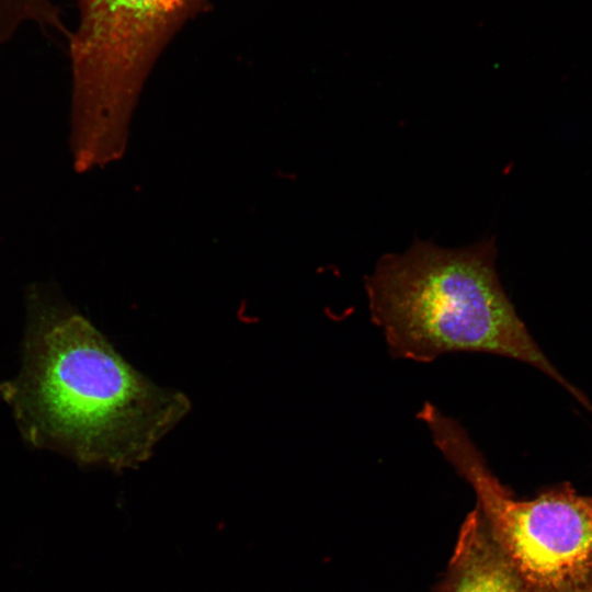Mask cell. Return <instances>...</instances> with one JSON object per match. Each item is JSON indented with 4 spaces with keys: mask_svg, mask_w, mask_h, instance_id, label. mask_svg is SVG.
Returning <instances> with one entry per match:
<instances>
[{
    "mask_svg": "<svg viewBox=\"0 0 592 592\" xmlns=\"http://www.w3.org/2000/svg\"><path fill=\"white\" fill-rule=\"evenodd\" d=\"M18 374L0 383L23 440L80 466L137 468L189 413L182 391L135 369L53 283L25 293Z\"/></svg>",
    "mask_w": 592,
    "mask_h": 592,
    "instance_id": "6da1fadb",
    "label": "cell"
},
{
    "mask_svg": "<svg viewBox=\"0 0 592 592\" xmlns=\"http://www.w3.org/2000/svg\"><path fill=\"white\" fill-rule=\"evenodd\" d=\"M436 592H531L476 508L466 516Z\"/></svg>",
    "mask_w": 592,
    "mask_h": 592,
    "instance_id": "5b68a950",
    "label": "cell"
},
{
    "mask_svg": "<svg viewBox=\"0 0 592 592\" xmlns=\"http://www.w3.org/2000/svg\"><path fill=\"white\" fill-rule=\"evenodd\" d=\"M198 0H79L72 73L94 90L136 98L178 25Z\"/></svg>",
    "mask_w": 592,
    "mask_h": 592,
    "instance_id": "277c9868",
    "label": "cell"
},
{
    "mask_svg": "<svg viewBox=\"0 0 592 592\" xmlns=\"http://www.w3.org/2000/svg\"><path fill=\"white\" fill-rule=\"evenodd\" d=\"M491 239L459 249L415 240L380 257L365 277L372 322L395 358L430 363L446 353L479 352L528 364L592 412L588 397L547 358L506 295Z\"/></svg>",
    "mask_w": 592,
    "mask_h": 592,
    "instance_id": "7a4b0ae2",
    "label": "cell"
},
{
    "mask_svg": "<svg viewBox=\"0 0 592 592\" xmlns=\"http://www.w3.org/2000/svg\"><path fill=\"white\" fill-rule=\"evenodd\" d=\"M417 418L475 491L493 538L531 592H592V496L566 482L519 499L493 475L457 420L430 401Z\"/></svg>",
    "mask_w": 592,
    "mask_h": 592,
    "instance_id": "3957f363",
    "label": "cell"
},
{
    "mask_svg": "<svg viewBox=\"0 0 592 592\" xmlns=\"http://www.w3.org/2000/svg\"><path fill=\"white\" fill-rule=\"evenodd\" d=\"M52 0H0V38L13 34L26 22L43 19Z\"/></svg>",
    "mask_w": 592,
    "mask_h": 592,
    "instance_id": "8992f818",
    "label": "cell"
}]
</instances>
